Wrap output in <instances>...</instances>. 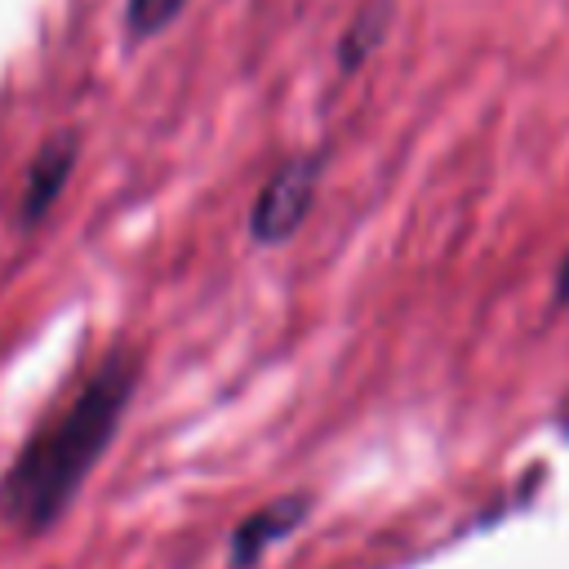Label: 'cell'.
I'll list each match as a JSON object with an SVG mask.
<instances>
[{"label":"cell","mask_w":569,"mask_h":569,"mask_svg":"<svg viewBox=\"0 0 569 569\" xmlns=\"http://www.w3.org/2000/svg\"><path fill=\"white\" fill-rule=\"evenodd\" d=\"M320 151H298L289 160H280L271 169V178L262 182L253 209H249V236L253 244L271 249L284 244L289 236H298V227L307 222L311 204H316V187H320Z\"/></svg>","instance_id":"7a4b0ae2"},{"label":"cell","mask_w":569,"mask_h":569,"mask_svg":"<svg viewBox=\"0 0 569 569\" xmlns=\"http://www.w3.org/2000/svg\"><path fill=\"white\" fill-rule=\"evenodd\" d=\"M298 520H302V498H289V502H276V507L249 516L244 529L236 533V560H253L267 538H280V533L293 529Z\"/></svg>","instance_id":"5b68a950"},{"label":"cell","mask_w":569,"mask_h":569,"mask_svg":"<svg viewBox=\"0 0 569 569\" xmlns=\"http://www.w3.org/2000/svg\"><path fill=\"white\" fill-rule=\"evenodd\" d=\"M187 0H129V31L142 40V36H156L160 27H169L178 13H182Z\"/></svg>","instance_id":"8992f818"},{"label":"cell","mask_w":569,"mask_h":569,"mask_svg":"<svg viewBox=\"0 0 569 569\" xmlns=\"http://www.w3.org/2000/svg\"><path fill=\"white\" fill-rule=\"evenodd\" d=\"M551 293H556L560 307L569 302V249H565V258H560V267H556V289H551Z\"/></svg>","instance_id":"52a82bcc"},{"label":"cell","mask_w":569,"mask_h":569,"mask_svg":"<svg viewBox=\"0 0 569 569\" xmlns=\"http://www.w3.org/2000/svg\"><path fill=\"white\" fill-rule=\"evenodd\" d=\"M391 18H396V4L391 0H365L360 9H356V18L342 27V40H338V67L351 76V71H360L378 49H382V40H387V31H391Z\"/></svg>","instance_id":"3957f363"},{"label":"cell","mask_w":569,"mask_h":569,"mask_svg":"<svg viewBox=\"0 0 569 569\" xmlns=\"http://www.w3.org/2000/svg\"><path fill=\"white\" fill-rule=\"evenodd\" d=\"M71 160H76V138H53L40 151V160L31 164V178H27V196H22V218L27 222H36L53 204V196L62 191V182L71 173Z\"/></svg>","instance_id":"277c9868"},{"label":"cell","mask_w":569,"mask_h":569,"mask_svg":"<svg viewBox=\"0 0 569 569\" xmlns=\"http://www.w3.org/2000/svg\"><path fill=\"white\" fill-rule=\"evenodd\" d=\"M133 356L116 351L93 378L89 387L76 396V405L31 440V449L18 458V467L4 480V511L27 525L40 529L49 520H58V511L71 502V493L80 489V480L89 476V467L98 462V453L107 449V440L116 436V422L129 405L133 391Z\"/></svg>","instance_id":"6da1fadb"}]
</instances>
